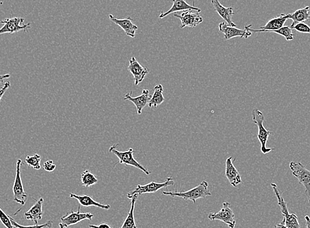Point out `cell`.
<instances>
[{
  "mask_svg": "<svg viewBox=\"0 0 310 228\" xmlns=\"http://www.w3.org/2000/svg\"><path fill=\"white\" fill-rule=\"evenodd\" d=\"M208 188V183L206 181H203L196 188L190 189L189 191H185V192H181V191L179 192L177 190L174 191H163L162 195L170 196V197H172L181 198V199H184L185 201H192L194 204H196L197 200L205 199V198L212 195Z\"/></svg>",
  "mask_w": 310,
  "mask_h": 228,
  "instance_id": "1",
  "label": "cell"
},
{
  "mask_svg": "<svg viewBox=\"0 0 310 228\" xmlns=\"http://www.w3.org/2000/svg\"><path fill=\"white\" fill-rule=\"evenodd\" d=\"M252 120L254 124L257 125L258 128V139L261 144V152L266 154L274 150V148L267 147V143L268 141L269 135L272 134L270 131L267 130L264 126L265 118L264 113L258 109H254L252 111Z\"/></svg>",
  "mask_w": 310,
  "mask_h": 228,
  "instance_id": "2",
  "label": "cell"
},
{
  "mask_svg": "<svg viewBox=\"0 0 310 228\" xmlns=\"http://www.w3.org/2000/svg\"><path fill=\"white\" fill-rule=\"evenodd\" d=\"M271 187L274 191L276 197L277 198L278 204H279L282 212V215L284 217V220L281 221L288 228H300V223H299L298 216L296 214L292 213L290 214L288 212L287 203L283 199L282 193L280 191L277 185L272 183Z\"/></svg>",
  "mask_w": 310,
  "mask_h": 228,
  "instance_id": "3",
  "label": "cell"
},
{
  "mask_svg": "<svg viewBox=\"0 0 310 228\" xmlns=\"http://www.w3.org/2000/svg\"><path fill=\"white\" fill-rule=\"evenodd\" d=\"M117 145H118V144L113 145L109 149V152L117 156V158L119 159V163L126 165H131V166L136 167V168L144 172L146 175H150L151 172L134 158V153L135 151L133 148H130L126 151H119L117 150Z\"/></svg>",
  "mask_w": 310,
  "mask_h": 228,
  "instance_id": "4",
  "label": "cell"
},
{
  "mask_svg": "<svg viewBox=\"0 0 310 228\" xmlns=\"http://www.w3.org/2000/svg\"><path fill=\"white\" fill-rule=\"evenodd\" d=\"M290 168L293 176L298 179L299 184L304 188L305 195L310 203V171L301 162H290Z\"/></svg>",
  "mask_w": 310,
  "mask_h": 228,
  "instance_id": "5",
  "label": "cell"
},
{
  "mask_svg": "<svg viewBox=\"0 0 310 228\" xmlns=\"http://www.w3.org/2000/svg\"><path fill=\"white\" fill-rule=\"evenodd\" d=\"M174 182L172 178L168 177L163 183L151 182L144 186L138 185L136 188L128 193L127 197L131 199L134 195H141L147 193H155L162 188H166L169 186H174Z\"/></svg>",
  "mask_w": 310,
  "mask_h": 228,
  "instance_id": "6",
  "label": "cell"
},
{
  "mask_svg": "<svg viewBox=\"0 0 310 228\" xmlns=\"http://www.w3.org/2000/svg\"><path fill=\"white\" fill-rule=\"evenodd\" d=\"M94 215L91 213L81 212L80 205L78 206V211L75 212L72 210L71 212L66 213V214L61 216L58 226L59 228H68L72 225L78 224L83 220L91 221Z\"/></svg>",
  "mask_w": 310,
  "mask_h": 228,
  "instance_id": "7",
  "label": "cell"
},
{
  "mask_svg": "<svg viewBox=\"0 0 310 228\" xmlns=\"http://www.w3.org/2000/svg\"><path fill=\"white\" fill-rule=\"evenodd\" d=\"M22 164L23 161L21 159H18L16 163V175L14 186H13V193H14V201L23 206L26 203L28 195L25 191L22 180H21V165Z\"/></svg>",
  "mask_w": 310,
  "mask_h": 228,
  "instance_id": "8",
  "label": "cell"
},
{
  "mask_svg": "<svg viewBox=\"0 0 310 228\" xmlns=\"http://www.w3.org/2000/svg\"><path fill=\"white\" fill-rule=\"evenodd\" d=\"M25 19L21 17H13L0 21L4 26L0 29V35L4 34H14L21 31H27L31 27V23L25 24Z\"/></svg>",
  "mask_w": 310,
  "mask_h": 228,
  "instance_id": "9",
  "label": "cell"
},
{
  "mask_svg": "<svg viewBox=\"0 0 310 228\" xmlns=\"http://www.w3.org/2000/svg\"><path fill=\"white\" fill-rule=\"evenodd\" d=\"M208 218L211 221H221L227 224L230 228H234L236 225L234 213L231 209L230 203L228 202H224L222 203V207L219 212H211L209 214Z\"/></svg>",
  "mask_w": 310,
  "mask_h": 228,
  "instance_id": "10",
  "label": "cell"
},
{
  "mask_svg": "<svg viewBox=\"0 0 310 228\" xmlns=\"http://www.w3.org/2000/svg\"><path fill=\"white\" fill-rule=\"evenodd\" d=\"M174 16L181 21V29L187 27H196L204 21V19L200 16V12L193 10L175 13Z\"/></svg>",
  "mask_w": 310,
  "mask_h": 228,
  "instance_id": "11",
  "label": "cell"
},
{
  "mask_svg": "<svg viewBox=\"0 0 310 228\" xmlns=\"http://www.w3.org/2000/svg\"><path fill=\"white\" fill-rule=\"evenodd\" d=\"M252 25L245 26L244 29H239L237 27H231L227 23L222 22L219 25V30L221 33L224 34V39L228 40L235 37L248 38L252 35L249 28Z\"/></svg>",
  "mask_w": 310,
  "mask_h": 228,
  "instance_id": "12",
  "label": "cell"
},
{
  "mask_svg": "<svg viewBox=\"0 0 310 228\" xmlns=\"http://www.w3.org/2000/svg\"><path fill=\"white\" fill-rule=\"evenodd\" d=\"M288 19H289L288 14H281L279 17L271 19L266 25L261 27L260 29H252V26L249 28V30L252 33V32L253 33H268L269 31H275V30L283 27Z\"/></svg>",
  "mask_w": 310,
  "mask_h": 228,
  "instance_id": "13",
  "label": "cell"
},
{
  "mask_svg": "<svg viewBox=\"0 0 310 228\" xmlns=\"http://www.w3.org/2000/svg\"><path fill=\"white\" fill-rule=\"evenodd\" d=\"M128 70L133 75L136 85H138L139 84L142 83L149 73L148 69L141 65L134 56L130 60Z\"/></svg>",
  "mask_w": 310,
  "mask_h": 228,
  "instance_id": "14",
  "label": "cell"
},
{
  "mask_svg": "<svg viewBox=\"0 0 310 228\" xmlns=\"http://www.w3.org/2000/svg\"><path fill=\"white\" fill-rule=\"evenodd\" d=\"M133 92L131 91L126 94L123 97L124 100H130L133 102L137 108L139 115L142 114L143 109L149 104L151 100V95L149 90H143L141 95L133 97Z\"/></svg>",
  "mask_w": 310,
  "mask_h": 228,
  "instance_id": "15",
  "label": "cell"
},
{
  "mask_svg": "<svg viewBox=\"0 0 310 228\" xmlns=\"http://www.w3.org/2000/svg\"><path fill=\"white\" fill-rule=\"evenodd\" d=\"M109 19L115 25H118L125 32L126 35L131 38L136 37L137 30H138V26L134 24L133 19L132 17H128L125 19H118L112 14L108 15Z\"/></svg>",
  "mask_w": 310,
  "mask_h": 228,
  "instance_id": "16",
  "label": "cell"
},
{
  "mask_svg": "<svg viewBox=\"0 0 310 228\" xmlns=\"http://www.w3.org/2000/svg\"><path fill=\"white\" fill-rule=\"evenodd\" d=\"M236 160L234 158L232 160V156L228 157L226 160L225 176L228 182L233 187L236 188L241 183V176L239 172L237 170L236 167L234 166L233 162Z\"/></svg>",
  "mask_w": 310,
  "mask_h": 228,
  "instance_id": "17",
  "label": "cell"
},
{
  "mask_svg": "<svg viewBox=\"0 0 310 228\" xmlns=\"http://www.w3.org/2000/svg\"><path fill=\"white\" fill-rule=\"evenodd\" d=\"M214 10L225 21V22L231 27H236V25L232 21L234 12L232 7L225 8L220 3L219 0H211Z\"/></svg>",
  "mask_w": 310,
  "mask_h": 228,
  "instance_id": "18",
  "label": "cell"
},
{
  "mask_svg": "<svg viewBox=\"0 0 310 228\" xmlns=\"http://www.w3.org/2000/svg\"><path fill=\"white\" fill-rule=\"evenodd\" d=\"M43 203V198H40L38 201H36V203L28 211L25 212V220L33 221L35 224H38V221L41 220L43 215L42 212Z\"/></svg>",
  "mask_w": 310,
  "mask_h": 228,
  "instance_id": "19",
  "label": "cell"
},
{
  "mask_svg": "<svg viewBox=\"0 0 310 228\" xmlns=\"http://www.w3.org/2000/svg\"><path fill=\"white\" fill-rule=\"evenodd\" d=\"M172 6L170 10L165 13L162 12L160 13L159 19H162L169 16V15L173 14V13H177L182 12V11L193 10L197 12H201V9L196 7L195 6H190L185 0H172Z\"/></svg>",
  "mask_w": 310,
  "mask_h": 228,
  "instance_id": "20",
  "label": "cell"
},
{
  "mask_svg": "<svg viewBox=\"0 0 310 228\" xmlns=\"http://www.w3.org/2000/svg\"><path fill=\"white\" fill-rule=\"evenodd\" d=\"M70 197L72 199H76L80 203V205L85 206V207L96 206V207L101 208V209L103 210H109L111 207L110 204H103L98 203V202L95 201L93 199V197L89 195H78L72 193H70Z\"/></svg>",
  "mask_w": 310,
  "mask_h": 228,
  "instance_id": "21",
  "label": "cell"
},
{
  "mask_svg": "<svg viewBox=\"0 0 310 228\" xmlns=\"http://www.w3.org/2000/svg\"><path fill=\"white\" fill-rule=\"evenodd\" d=\"M309 10V6H306V7L299 9L292 14H288L289 19H292L293 21L290 27L292 29L298 23H304V21L308 20L310 18Z\"/></svg>",
  "mask_w": 310,
  "mask_h": 228,
  "instance_id": "22",
  "label": "cell"
},
{
  "mask_svg": "<svg viewBox=\"0 0 310 228\" xmlns=\"http://www.w3.org/2000/svg\"><path fill=\"white\" fill-rule=\"evenodd\" d=\"M163 87H162V85L155 86V88H154L153 94L151 96V100L148 104L149 107H157L165 101V98H164L163 95Z\"/></svg>",
  "mask_w": 310,
  "mask_h": 228,
  "instance_id": "23",
  "label": "cell"
},
{
  "mask_svg": "<svg viewBox=\"0 0 310 228\" xmlns=\"http://www.w3.org/2000/svg\"><path fill=\"white\" fill-rule=\"evenodd\" d=\"M138 195H134L131 199V208L130 212H128V216L124 220L122 225L119 228H138L136 225V220L134 217V209L137 200H138Z\"/></svg>",
  "mask_w": 310,
  "mask_h": 228,
  "instance_id": "24",
  "label": "cell"
},
{
  "mask_svg": "<svg viewBox=\"0 0 310 228\" xmlns=\"http://www.w3.org/2000/svg\"><path fill=\"white\" fill-rule=\"evenodd\" d=\"M81 182L83 186L89 188L90 187L97 184L98 180L93 174L89 170H85L81 174Z\"/></svg>",
  "mask_w": 310,
  "mask_h": 228,
  "instance_id": "25",
  "label": "cell"
},
{
  "mask_svg": "<svg viewBox=\"0 0 310 228\" xmlns=\"http://www.w3.org/2000/svg\"><path fill=\"white\" fill-rule=\"evenodd\" d=\"M41 156L38 154H34L32 156H27L25 158V162L30 167H33L35 169H40L41 168L40 162H41Z\"/></svg>",
  "mask_w": 310,
  "mask_h": 228,
  "instance_id": "26",
  "label": "cell"
},
{
  "mask_svg": "<svg viewBox=\"0 0 310 228\" xmlns=\"http://www.w3.org/2000/svg\"><path fill=\"white\" fill-rule=\"evenodd\" d=\"M268 33H275L280 34V35L284 36L287 41H290L294 39V34L292 33V29L288 26H284L283 27L275 31H269Z\"/></svg>",
  "mask_w": 310,
  "mask_h": 228,
  "instance_id": "27",
  "label": "cell"
},
{
  "mask_svg": "<svg viewBox=\"0 0 310 228\" xmlns=\"http://www.w3.org/2000/svg\"><path fill=\"white\" fill-rule=\"evenodd\" d=\"M10 220L12 221L13 225L16 228H51L52 227L53 221L52 220L47 221L43 224L38 225H23L19 224L17 221H15L14 219L12 216H10Z\"/></svg>",
  "mask_w": 310,
  "mask_h": 228,
  "instance_id": "28",
  "label": "cell"
},
{
  "mask_svg": "<svg viewBox=\"0 0 310 228\" xmlns=\"http://www.w3.org/2000/svg\"><path fill=\"white\" fill-rule=\"evenodd\" d=\"M0 221L6 228H14L10 220V216L4 212L1 208H0Z\"/></svg>",
  "mask_w": 310,
  "mask_h": 228,
  "instance_id": "29",
  "label": "cell"
},
{
  "mask_svg": "<svg viewBox=\"0 0 310 228\" xmlns=\"http://www.w3.org/2000/svg\"><path fill=\"white\" fill-rule=\"evenodd\" d=\"M292 29L296 30L299 33L310 34V27L304 23H298V24L294 25Z\"/></svg>",
  "mask_w": 310,
  "mask_h": 228,
  "instance_id": "30",
  "label": "cell"
},
{
  "mask_svg": "<svg viewBox=\"0 0 310 228\" xmlns=\"http://www.w3.org/2000/svg\"><path fill=\"white\" fill-rule=\"evenodd\" d=\"M43 167L46 172H52L55 169V165L52 160H50L44 162Z\"/></svg>",
  "mask_w": 310,
  "mask_h": 228,
  "instance_id": "31",
  "label": "cell"
},
{
  "mask_svg": "<svg viewBox=\"0 0 310 228\" xmlns=\"http://www.w3.org/2000/svg\"><path fill=\"white\" fill-rule=\"evenodd\" d=\"M10 82H6V83L4 84V87L0 89V101H1L4 94L6 93V92L7 91L8 89L10 87Z\"/></svg>",
  "mask_w": 310,
  "mask_h": 228,
  "instance_id": "32",
  "label": "cell"
},
{
  "mask_svg": "<svg viewBox=\"0 0 310 228\" xmlns=\"http://www.w3.org/2000/svg\"><path fill=\"white\" fill-rule=\"evenodd\" d=\"M89 226L91 228H112L108 223H100L98 225L90 224Z\"/></svg>",
  "mask_w": 310,
  "mask_h": 228,
  "instance_id": "33",
  "label": "cell"
},
{
  "mask_svg": "<svg viewBox=\"0 0 310 228\" xmlns=\"http://www.w3.org/2000/svg\"><path fill=\"white\" fill-rule=\"evenodd\" d=\"M10 77V74L0 75V84L3 83L5 79H9Z\"/></svg>",
  "mask_w": 310,
  "mask_h": 228,
  "instance_id": "34",
  "label": "cell"
},
{
  "mask_svg": "<svg viewBox=\"0 0 310 228\" xmlns=\"http://www.w3.org/2000/svg\"><path fill=\"white\" fill-rule=\"evenodd\" d=\"M305 225H306V228H310V218L308 216H305Z\"/></svg>",
  "mask_w": 310,
  "mask_h": 228,
  "instance_id": "35",
  "label": "cell"
},
{
  "mask_svg": "<svg viewBox=\"0 0 310 228\" xmlns=\"http://www.w3.org/2000/svg\"><path fill=\"white\" fill-rule=\"evenodd\" d=\"M275 228H288L283 223H280L279 224H277L275 225Z\"/></svg>",
  "mask_w": 310,
  "mask_h": 228,
  "instance_id": "36",
  "label": "cell"
}]
</instances>
